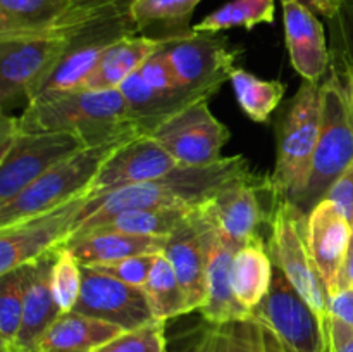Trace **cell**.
I'll list each match as a JSON object with an SVG mask.
<instances>
[{
  "mask_svg": "<svg viewBox=\"0 0 353 352\" xmlns=\"http://www.w3.org/2000/svg\"><path fill=\"white\" fill-rule=\"evenodd\" d=\"M250 176H254L250 162L240 154L228 155L216 164L202 166V168L178 166L174 171L161 178L90 197L79 213L71 237L86 233L126 211L155 209V207L192 209L209 200L230 183Z\"/></svg>",
  "mask_w": 353,
  "mask_h": 352,
  "instance_id": "obj_1",
  "label": "cell"
},
{
  "mask_svg": "<svg viewBox=\"0 0 353 352\" xmlns=\"http://www.w3.org/2000/svg\"><path fill=\"white\" fill-rule=\"evenodd\" d=\"M23 133L64 131L78 135L88 147L117 138L147 135L130 116L119 90H72L40 95L17 117Z\"/></svg>",
  "mask_w": 353,
  "mask_h": 352,
  "instance_id": "obj_2",
  "label": "cell"
},
{
  "mask_svg": "<svg viewBox=\"0 0 353 352\" xmlns=\"http://www.w3.org/2000/svg\"><path fill=\"white\" fill-rule=\"evenodd\" d=\"M321 83L303 79L278 124V154L271 178L274 199L295 204L305 190L321 135Z\"/></svg>",
  "mask_w": 353,
  "mask_h": 352,
  "instance_id": "obj_3",
  "label": "cell"
},
{
  "mask_svg": "<svg viewBox=\"0 0 353 352\" xmlns=\"http://www.w3.org/2000/svg\"><path fill=\"white\" fill-rule=\"evenodd\" d=\"M131 140L134 138H117L107 144L85 147L48 169L19 195L0 206V230L57 209L62 204L90 193L103 164Z\"/></svg>",
  "mask_w": 353,
  "mask_h": 352,
  "instance_id": "obj_4",
  "label": "cell"
},
{
  "mask_svg": "<svg viewBox=\"0 0 353 352\" xmlns=\"http://www.w3.org/2000/svg\"><path fill=\"white\" fill-rule=\"evenodd\" d=\"M323 121L305 190L295 206L305 214L326 197L327 190L353 162V117L338 72L321 83Z\"/></svg>",
  "mask_w": 353,
  "mask_h": 352,
  "instance_id": "obj_5",
  "label": "cell"
},
{
  "mask_svg": "<svg viewBox=\"0 0 353 352\" xmlns=\"http://www.w3.org/2000/svg\"><path fill=\"white\" fill-rule=\"evenodd\" d=\"M269 224L271 237L268 248L272 264L285 273L300 295L319 314L321 320L326 321L330 317L327 289L307 245V214L290 200L274 199Z\"/></svg>",
  "mask_w": 353,
  "mask_h": 352,
  "instance_id": "obj_6",
  "label": "cell"
},
{
  "mask_svg": "<svg viewBox=\"0 0 353 352\" xmlns=\"http://www.w3.org/2000/svg\"><path fill=\"white\" fill-rule=\"evenodd\" d=\"M76 37L71 33L0 37V104L3 109L21 99L31 102L71 50Z\"/></svg>",
  "mask_w": 353,
  "mask_h": 352,
  "instance_id": "obj_7",
  "label": "cell"
},
{
  "mask_svg": "<svg viewBox=\"0 0 353 352\" xmlns=\"http://www.w3.org/2000/svg\"><path fill=\"white\" fill-rule=\"evenodd\" d=\"M252 316L274 330L293 352H330L326 321L276 266L271 286L252 309Z\"/></svg>",
  "mask_w": 353,
  "mask_h": 352,
  "instance_id": "obj_8",
  "label": "cell"
},
{
  "mask_svg": "<svg viewBox=\"0 0 353 352\" xmlns=\"http://www.w3.org/2000/svg\"><path fill=\"white\" fill-rule=\"evenodd\" d=\"M88 147L74 133L19 131L12 144L0 152V206L19 195L26 186L69 155Z\"/></svg>",
  "mask_w": 353,
  "mask_h": 352,
  "instance_id": "obj_9",
  "label": "cell"
},
{
  "mask_svg": "<svg viewBox=\"0 0 353 352\" xmlns=\"http://www.w3.org/2000/svg\"><path fill=\"white\" fill-rule=\"evenodd\" d=\"M179 166H212L223 161V148L231 133L212 110L209 100H200L172 114L150 133Z\"/></svg>",
  "mask_w": 353,
  "mask_h": 352,
  "instance_id": "obj_10",
  "label": "cell"
},
{
  "mask_svg": "<svg viewBox=\"0 0 353 352\" xmlns=\"http://www.w3.org/2000/svg\"><path fill=\"white\" fill-rule=\"evenodd\" d=\"M183 88L214 95L236 68L240 48L230 47L224 37L186 30L171 35L164 47Z\"/></svg>",
  "mask_w": 353,
  "mask_h": 352,
  "instance_id": "obj_11",
  "label": "cell"
},
{
  "mask_svg": "<svg viewBox=\"0 0 353 352\" xmlns=\"http://www.w3.org/2000/svg\"><path fill=\"white\" fill-rule=\"evenodd\" d=\"M90 193L78 197L57 209L0 230V276L12 269L38 261L48 252L62 247L71 237L79 213Z\"/></svg>",
  "mask_w": 353,
  "mask_h": 352,
  "instance_id": "obj_12",
  "label": "cell"
},
{
  "mask_svg": "<svg viewBox=\"0 0 353 352\" xmlns=\"http://www.w3.org/2000/svg\"><path fill=\"white\" fill-rule=\"evenodd\" d=\"M190 221L199 231L205 255L207 302L199 313L209 323H228L250 317L252 313L238 302L231 286V266L238 248L221 233L200 204L192 209Z\"/></svg>",
  "mask_w": 353,
  "mask_h": 352,
  "instance_id": "obj_13",
  "label": "cell"
},
{
  "mask_svg": "<svg viewBox=\"0 0 353 352\" xmlns=\"http://www.w3.org/2000/svg\"><path fill=\"white\" fill-rule=\"evenodd\" d=\"M74 313L107 321L124 331L155 321L145 290L83 266V283Z\"/></svg>",
  "mask_w": 353,
  "mask_h": 352,
  "instance_id": "obj_14",
  "label": "cell"
},
{
  "mask_svg": "<svg viewBox=\"0 0 353 352\" xmlns=\"http://www.w3.org/2000/svg\"><path fill=\"white\" fill-rule=\"evenodd\" d=\"M99 21L79 0H0V37L79 35Z\"/></svg>",
  "mask_w": 353,
  "mask_h": 352,
  "instance_id": "obj_15",
  "label": "cell"
},
{
  "mask_svg": "<svg viewBox=\"0 0 353 352\" xmlns=\"http://www.w3.org/2000/svg\"><path fill=\"white\" fill-rule=\"evenodd\" d=\"M259 190L271 192V178L254 175L238 179L200 204L203 213L236 248L261 235V224L269 221L259 200Z\"/></svg>",
  "mask_w": 353,
  "mask_h": 352,
  "instance_id": "obj_16",
  "label": "cell"
},
{
  "mask_svg": "<svg viewBox=\"0 0 353 352\" xmlns=\"http://www.w3.org/2000/svg\"><path fill=\"white\" fill-rule=\"evenodd\" d=\"M178 166L176 159L157 140L150 135H141L124 144L103 164L90 188V197L161 178Z\"/></svg>",
  "mask_w": 353,
  "mask_h": 352,
  "instance_id": "obj_17",
  "label": "cell"
},
{
  "mask_svg": "<svg viewBox=\"0 0 353 352\" xmlns=\"http://www.w3.org/2000/svg\"><path fill=\"white\" fill-rule=\"evenodd\" d=\"M290 61L305 81L321 83L330 68L324 26L302 0H279Z\"/></svg>",
  "mask_w": 353,
  "mask_h": 352,
  "instance_id": "obj_18",
  "label": "cell"
},
{
  "mask_svg": "<svg viewBox=\"0 0 353 352\" xmlns=\"http://www.w3.org/2000/svg\"><path fill=\"white\" fill-rule=\"evenodd\" d=\"M352 224L330 200L323 199L307 214L309 251L326 283L327 295L336 292L350 244Z\"/></svg>",
  "mask_w": 353,
  "mask_h": 352,
  "instance_id": "obj_19",
  "label": "cell"
},
{
  "mask_svg": "<svg viewBox=\"0 0 353 352\" xmlns=\"http://www.w3.org/2000/svg\"><path fill=\"white\" fill-rule=\"evenodd\" d=\"M185 352H293L274 330L250 316L228 323L203 320L190 335Z\"/></svg>",
  "mask_w": 353,
  "mask_h": 352,
  "instance_id": "obj_20",
  "label": "cell"
},
{
  "mask_svg": "<svg viewBox=\"0 0 353 352\" xmlns=\"http://www.w3.org/2000/svg\"><path fill=\"white\" fill-rule=\"evenodd\" d=\"M55 251L48 252L38 261L30 262V276H28L26 293H24L23 321H21L16 344L10 352H38L41 338L62 314L50 289V271L55 259Z\"/></svg>",
  "mask_w": 353,
  "mask_h": 352,
  "instance_id": "obj_21",
  "label": "cell"
},
{
  "mask_svg": "<svg viewBox=\"0 0 353 352\" xmlns=\"http://www.w3.org/2000/svg\"><path fill=\"white\" fill-rule=\"evenodd\" d=\"M117 90L126 100L131 119L147 135H150L159 124L169 119L172 114L179 113L192 104L209 100L212 97L209 93L188 88L159 92V90L148 86L138 71L131 75Z\"/></svg>",
  "mask_w": 353,
  "mask_h": 352,
  "instance_id": "obj_22",
  "label": "cell"
},
{
  "mask_svg": "<svg viewBox=\"0 0 353 352\" xmlns=\"http://www.w3.org/2000/svg\"><path fill=\"white\" fill-rule=\"evenodd\" d=\"M171 37H143L126 33L114 40L103 52L99 66L83 88L86 90H117L131 75L138 71L148 59L168 45Z\"/></svg>",
  "mask_w": 353,
  "mask_h": 352,
  "instance_id": "obj_23",
  "label": "cell"
},
{
  "mask_svg": "<svg viewBox=\"0 0 353 352\" xmlns=\"http://www.w3.org/2000/svg\"><path fill=\"white\" fill-rule=\"evenodd\" d=\"M162 254L168 257L174 269L176 278L185 292L190 313L202 309L207 302L205 255L199 231L192 221L188 219V223L168 237Z\"/></svg>",
  "mask_w": 353,
  "mask_h": 352,
  "instance_id": "obj_24",
  "label": "cell"
},
{
  "mask_svg": "<svg viewBox=\"0 0 353 352\" xmlns=\"http://www.w3.org/2000/svg\"><path fill=\"white\" fill-rule=\"evenodd\" d=\"M168 238L141 237L119 231H88L72 237L62 247H68L81 266L103 264L143 254H162Z\"/></svg>",
  "mask_w": 353,
  "mask_h": 352,
  "instance_id": "obj_25",
  "label": "cell"
},
{
  "mask_svg": "<svg viewBox=\"0 0 353 352\" xmlns=\"http://www.w3.org/2000/svg\"><path fill=\"white\" fill-rule=\"evenodd\" d=\"M123 331L112 323L69 311L48 328L38 352H95Z\"/></svg>",
  "mask_w": 353,
  "mask_h": 352,
  "instance_id": "obj_26",
  "label": "cell"
},
{
  "mask_svg": "<svg viewBox=\"0 0 353 352\" xmlns=\"http://www.w3.org/2000/svg\"><path fill=\"white\" fill-rule=\"evenodd\" d=\"M272 275H274V264L268 244L262 235H257L250 242L241 245L233 257L231 286L238 302L252 313V309L268 293Z\"/></svg>",
  "mask_w": 353,
  "mask_h": 352,
  "instance_id": "obj_27",
  "label": "cell"
},
{
  "mask_svg": "<svg viewBox=\"0 0 353 352\" xmlns=\"http://www.w3.org/2000/svg\"><path fill=\"white\" fill-rule=\"evenodd\" d=\"M192 209L188 207H155V209L126 211V213L110 217L109 221L99 224L90 231H119V233L141 235V237L168 238L174 231H178L183 224L188 223Z\"/></svg>",
  "mask_w": 353,
  "mask_h": 352,
  "instance_id": "obj_28",
  "label": "cell"
},
{
  "mask_svg": "<svg viewBox=\"0 0 353 352\" xmlns=\"http://www.w3.org/2000/svg\"><path fill=\"white\" fill-rule=\"evenodd\" d=\"M230 81L238 106L254 123H268L288 88L286 83L279 79H262L241 68H234Z\"/></svg>",
  "mask_w": 353,
  "mask_h": 352,
  "instance_id": "obj_29",
  "label": "cell"
},
{
  "mask_svg": "<svg viewBox=\"0 0 353 352\" xmlns=\"http://www.w3.org/2000/svg\"><path fill=\"white\" fill-rule=\"evenodd\" d=\"M276 14V0H230L223 7L210 12L192 30L196 33H221V31L245 28L254 30L259 24H272Z\"/></svg>",
  "mask_w": 353,
  "mask_h": 352,
  "instance_id": "obj_30",
  "label": "cell"
},
{
  "mask_svg": "<svg viewBox=\"0 0 353 352\" xmlns=\"http://www.w3.org/2000/svg\"><path fill=\"white\" fill-rule=\"evenodd\" d=\"M143 290L155 320L168 321L190 313L185 292L164 254H159L155 259Z\"/></svg>",
  "mask_w": 353,
  "mask_h": 352,
  "instance_id": "obj_31",
  "label": "cell"
},
{
  "mask_svg": "<svg viewBox=\"0 0 353 352\" xmlns=\"http://www.w3.org/2000/svg\"><path fill=\"white\" fill-rule=\"evenodd\" d=\"M30 264L0 276V352H10L23 321Z\"/></svg>",
  "mask_w": 353,
  "mask_h": 352,
  "instance_id": "obj_32",
  "label": "cell"
},
{
  "mask_svg": "<svg viewBox=\"0 0 353 352\" xmlns=\"http://www.w3.org/2000/svg\"><path fill=\"white\" fill-rule=\"evenodd\" d=\"M200 2L202 0H131L128 17L137 33L155 23L186 31V24Z\"/></svg>",
  "mask_w": 353,
  "mask_h": 352,
  "instance_id": "obj_33",
  "label": "cell"
},
{
  "mask_svg": "<svg viewBox=\"0 0 353 352\" xmlns=\"http://www.w3.org/2000/svg\"><path fill=\"white\" fill-rule=\"evenodd\" d=\"M83 283V266L68 247L55 251L50 271V289L61 313H69L78 302Z\"/></svg>",
  "mask_w": 353,
  "mask_h": 352,
  "instance_id": "obj_34",
  "label": "cell"
},
{
  "mask_svg": "<svg viewBox=\"0 0 353 352\" xmlns=\"http://www.w3.org/2000/svg\"><path fill=\"white\" fill-rule=\"evenodd\" d=\"M95 352H168L165 321H150L134 330L123 331Z\"/></svg>",
  "mask_w": 353,
  "mask_h": 352,
  "instance_id": "obj_35",
  "label": "cell"
},
{
  "mask_svg": "<svg viewBox=\"0 0 353 352\" xmlns=\"http://www.w3.org/2000/svg\"><path fill=\"white\" fill-rule=\"evenodd\" d=\"M157 255L159 254L133 255V257L119 259V261L112 262H103V264H92L90 268H93L99 273H103V275L110 276V278H116L119 280V282L128 283V285L141 286V289H143Z\"/></svg>",
  "mask_w": 353,
  "mask_h": 352,
  "instance_id": "obj_36",
  "label": "cell"
},
{
  "mask_svg": "<svg viewBox=\"0 0 353 352\" xmlns=\"http://www.w3.org/2000/svg\"><path fill=\"white\" fill-rule=\"evenodd\" d=\"M141 78L145 79L148 86H152L154 90L159 92H171V90L183 88L178 83L174 71H172V66L169 62L168 54L165 50H159L157 54L152 55L140 69H138Z\"/></svg>",
  "mask_w": 353,
  "mask_h": 352,
  "instance_id": "obj_37",
  "label": "cell"
},
{
  "mask_svg": "<svg viewBox=\"0 0 353 352\" xmlns=\"http://www.w3.org/2000/svg\"><path fill=\"white\" fill-rule=\"evenodd\" d=\"M326 200L333 202L348 221H353V162L327 190Z\"/></svg>",
  "mask_w": 353,
  "mask_h": 352,
  "instance_id": "obj_38",
  "label": "cell"
},
{
  "mask_svg": "<svg viewBox=\"0 0 353 352\" xmlns=\"http://www.w3.org/2000/svg\"><path fill=\"white\" fill-rule=\"evenodd\" d=\"M327 349L330 352H353V326L330 316L326 320Z\"/></svg>",
  "mask_w": 353,
  "mask_h": 352,
  "instance_id": "obj_39",
  "label": "cell"
},
{
  "mask_svg": "<svg viewBox=\"0 0 353 352\" xmlns=\"http://www.w3.org/2000/svg\"><path fill=\"white\" fill-rule=\"evenodd\" d=\"M327 313L353 326V286H345L327 295Z\"/></svg>",
  "mask_w": 353,
  "mask_h": 352,
  "instance_id": "obj_40",
  "label": "cell"
},
{
  "mask_svg": "<svg viewBox=\"0 0 353 352\" xmlns=\"http://www.w3.org/2000/svg\"><path fill=\"white\" fill-rule=\"evenodd\" d=\"M302 2L307 7H310L316 14H321L327 19H334V17L343 12L348 0H302Z\"/></svg>",
  "mask_w": 353,
  "mask_h": 352,
  "instance_id": "obj_41",
  "label": "cell"
},
{
  "mask_svg": "<svg viewBox=\"0 0 353 352\" xmlns=\"http://www.w3.org/2000/svg\"><path fill=\"white\" fill-rule=\"evenodd\" d=\"M345 286H353V221H352V233H350V244H348L347 259H345L343 271H341L340 283H338L336 290L345 289Z\"/></svg>",
  "mask_w": 353,
  "mask_h": 352,
  "instance_id": "obj_42",
  "label": "cell"
},
{
  "mask_svg": "<svg viewBox=\"0 0 353 352\" xmlns=\"http://www.w3.org/2000/svg\"><path fill=\"white\" fill-rule=\"evenodd\" d=\"M341 85H343L345 97H347L348 109H350V114L353 117V61L348 62L347 68L343 71V79H341Z\"/></svg>",
  "mask_w": 353,
  "mask_h": 352,
  "instance_id": "obj_43",
  "label": "cell"
},
{
  "mask_svg": "<svg viewBox=\"0 0 353 352\" xmlns=\"http://www.w3.org/2000/svg\"><path fill=\"white\" fill-rule=\"evenodd\" d=\"M99 2H103V3H116V6H128V3H130L131 0H99Z\"/></svg>",
  "mask_w": 353,
  "mask_h": 352,
  "instance_id": "obj_44",
  "label": "cell"
}]
</instances>
